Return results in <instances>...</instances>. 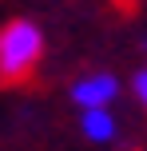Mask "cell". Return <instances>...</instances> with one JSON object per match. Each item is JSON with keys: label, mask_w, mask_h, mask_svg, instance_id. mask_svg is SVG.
I'll return each instance as SVG.
<instances>
[{"label": "cell", "mask_w": 147, "mask_h": 151, "mask_svg": "<svg viewBox=\"0 0 147 151\" xmlns=\"http://www.w3.org/2000/svg\"><path fill=\"white\" fill-rule=\"evenodd\" d=\"M44 28L28 16L0 24V83H28L44 64Z\"/></svg>", "instance_id": "1"}, {"label": "cell", "mask_w": 147, "mask_h": 151, "mask_svg": "<svg viewBox=\"0 0 147 151\" xmlns=\"http://www.w3.org/2000/svg\"><path fill=\"white\" fill-rule=\"evenodd\" d=\"M72 104L84 111V107H111L119 99V80L111 72H87V76H80L76 83H72Z\"/></svg>", "instance_id": "2"}, {"label": "cell", "mask_w": 147, "mask_h": 151, "mask_svg": "<svg viewBox=\"0 0 147 151\" xmlns=\"http://www.w3.org/2000/svg\"><path fill=\"white\" fill-rule=\"evenodd\" d=\"M80 131L92 143H111L119 135V119H115L111 107H84L80 111Z\"/></svg>", "instance_id": "3"}, {"label": "cell", "mask_w": 147, "mask_h": 151, "mask_svg": "<svg viewBox=\"0 0 147 151\" xmlns=\"http://www.w3.org/2000/svg\"><path fill=\"white\" fill-rule=\"evenodd\" d=\"M131 96H135V104L147 111V68H139V72L131 76Z\"/></svg>", "instance_id": "4"}]
</instances>
